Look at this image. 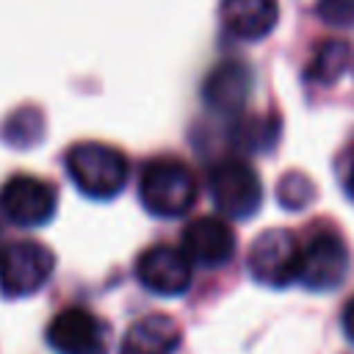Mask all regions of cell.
<instances>
[{
	"instance_id": "5",
	"label": "cell",
	"mask_w": 354,
	"mask_h": 354,
	"mask_svg": "<svg viewBox=\"0 0 354 354\" xmlns=\"http://www.w3.org/2000/svg\"><path fill=\"white\" fill-rule=\"evenodd\" d=\"M301 243L290 230H266L252 241L249 274L266 288H288L299 279Z\"/></svg>"
},
{
	"instance_id": "1",
	"label": "cell",
	"mask_w": 354,
	"mask_h": 354,
	"mask_svg": "<svg viewBox=\"0 0 354 354\" xmlns=\"http://www.w3.org/2000/svg\"><path fill=\"white\" fill-rule=\"evenodd\" d=\"M66 171L75 188L88 199H113L130 177L122 149L102 141H77L66 149Z\"/></svg>"
},
{
	"instance_id": "8",
	"label": "cell",
	"mask_w": 354,
	"mask_h": 354,
	"mask_svg": "<svg viewBox=\"0 0 354 354\" xmlns=\"http://www.w3.org/2000/svg\"><path fill=\"white\" fill-rule=\"evenodd\" d=\"M47 343L55 354H105L108 326L91 310L66 307L50 321Z\"/></svg>"
},
{
	"instance_id": "12",
	"label": "cell",
	"mask_w": 354,
	"mask_h": 354,
	"mask_svg": "<svg viewBox=\"0 0 354 354\" xmlns=\"http://www.w3.org/2000/svg\"><path fill=\"white\" fill-rule=\"evenodd\" d=\"M224 28L243 41L266 39L279 22L277 0H221Z\"/></svg>"
},
{
	"instance_id": "13",
	"label": "cell",
	"mask_w": 354,
	"mask_h": 354,
	"mask_svg": "<svg viewBox=\"0 0 354 354\" xmlns=\"http://www.w3.org/2000/svg\"><path fill=\"white\" fill-rule=\"evenodd\" d=\"M183 340L180 324L171 315L152 313L138 318L122 337V354H174Z\"/></svg>"
},
{
	"instance_id": "2",
	"label": "cell",
	"mask_w": 354,
	"mask_h": 354,
	"mask_svg": "<svg viewBox=\"0 0 354 354\" xmlns=\"http://www.w3.org/2000/svg\"><path fill=\"white\" fill-rule=\"evenodd\" d=\"M199 183L194 169L180 158H155L144 166L138 180L141 205L160 218H177L196 202Z\"/></svg>"
},
{
	"instance_id": "14",
	"label": "cell",
	"mask_w": 354,
	"mask_h": 354,
	"mask_svg": "<svg viewBox=\"0 0 354 354\" xmlns=\"http://www.w3.org/2000/svg\"><path fill=\"white\" fill-rule=\"evenodd\" d=\"M348 64V47L340 39H326L315 47V55L307 66V77L315 83H335Z\"/></svg>"
},
{
	"instance_id": "18",
	"label": "cell",
	"mask_w": 354,
	"mask_h": 354,
	"mask_svg": "<svg viewBox=\"0 0 354 354\" xmlns=\"http://www.w3.org/2000/svg\"><path fill=\"white\" fill-rule=\"evenodd\" d=\"M343 332H346V337L354 343V296L346 301V307H343Z\"/></svg>"
},
{
	"instance_id": "20",
	"label": "cell",
	"mask_w": 354,
	"mask_h": 354,
	"mask_svg": "<svg viewBox=\"0 0 354 354\" xmlns=\"http://www.w3.org/2000/svg\"><path fill=\"white\" fill-rule=\"evenodd\" d=\"M0 241H3V230H0ZM0 249H3V246H0Z\"/></svg>"
},
{
	"instance_id": "10",
	"label": "cell",
	"mask_w": 354,
	"mask_h": 354,
	"mask_svg": "<svg viewBox=\"0 0 354 354\" xmlns=\"http://www.w3.org/2000/svg\"><path fill=\"white\" fill-rule=\"evenodd\" d=\"M180 249L191 263L202 268H218L227 266L235 254V232L221 216H202L185 224Z\"/></svg>"
},
{
	"instance_id": "19",
	"label": "cell",
	"mask_w": 354,
	"mask_h": 354,
	"mask_svg": "<svg viewBox=\"0 0 354 354\" xmlns=\"http://www.w3.org/2000/svg\"><path fill=\"white\" fill-rule=\"evenodd\" d=\"M346 194H348V199L354 202V166H351L348 174H346Z\"/></svg>"
},
{
	"instance_id": "11",
	"label": "cell",
	"mask_w": 354,
	"mask_h": 354,
	"mask_svg": "<svg viewBox=\"0 0 354 354\" xmlns=\"http://www.w3.org/2000/svg\"><path fill=\"white\" fill-rule=\"evenodd\" d=\"M254 86V75L243 61H224L218 64L202 86L205 105L216 113H238L243 111Z\"/></svg>"
},
{
	"instance_id": "15",
	"label": "cell",
	"mask_w": 354,
	"mask_h": 354,
	"mask_svg": "<svg viewBox=\"0 0 354 354\" xmlns=\"http://www.w3.org/2000/svg\"><path fill=\"white\" fill-rule=\"evenodd\" d=\"M44 133V119L36 108H19L3 124V138L14 147H33Z\"/></svg>"
},
{
	"instance_id": "6",
	"label": "cell",
	"mask_w": 354,
	"mask_h": 354,
	"mask_svg": "<svg viewBox=\"0 0 354 354\" xmlns=\"http://www.w3.org/2000/svg\"><path fill=\"white\" fill-rule=\"evenodd\" d=\"M348 271V252L337 230L318 227L301 243L299 279L307 290H335Z\"/></svg>"
},
{
	"instance_id": "9",
	"label": "cell",
	"mask_w": 354,
	"mask_h": 354,
	"mask_svg": "<svg viewBox=\"0 0 354 354\" xmlns=\"http://www.w3.org/2000/svg\"><path fill=\"white\" fill-rule=\"evenodd\" d=\"M136 277L147 290H152L158 296H180L191 285L194 263L185 257L183 249L158 243L138 254Z\"/></svg>"
},
{
	"instance_id": "16",
	"label": "cell",
	"mask_w": 354,
	"mask_h": 354,
	"mask_svg": "<svg viewBox=\"0 0 354 354\" xmlns=\"http://www.w3.org/2000/svg\"><path fill=\"white\" fill-rule=\"evenodd\" d=\"M279 199L285 207L299 210L313 199V183L304 174H285L279 183Z\"/></svg>"
},
{
	"instance_id": "4",
	"label": "cell",
	"mask_w": 354,
	"mask_h": 354,
	"mask_svg": "<svg viewBox=\"0 0 354 354\" xmlns=\"http://www.w3.org/2000/svg\"><path fill=\"white\" fill-rule=\"evenodd\" d=\"M207 185H210V196H213L216 207L227 218H249L260 210L263 183H260L257 171L241 158L218 160L210 169Z\"/></svg>"
},
{
	"instance_id": "17",
	"label": "cell",
	"mask_w": 354,
	"mask_h": 354,
	"mask_svg": "<svg viewBox=\"0 0 354 354\" xmlns=\"http://www.w3.org/2000/svg\"><path fill=\"white\" fill-rule=\"evenodd\" d=\"M315 11L332 28H351L354 25V0H318Z\"/></svg>"
},
{
	"instance_id": "7",
	"label": "cell",
	"mask_w": 354,
	"mask_h": 354,
	"mask_svg": "<svg viewBox=\"0 0 354 354\" xmlns=\"http://www.w3.org/2000/svg\"><path fill=\"white\" fill-rule=\"evenodd\" d=\"M0 210L17 227H44L58 210V188L33 174H14L0 188Z\"/></svg>"
},
{
	"instance_id": "3",
	"label": "cell",
	"mask_w": 354,
	"mask_h": 354,
	"mask_svg": "<svg viewBox=\"0 0 354 354\" xmlns=\"http://www.w3.org/2000/svg\"><path fill=\"white\" fill-rule=\"evenodd\" d=\"M55 268V254L39 241H11L0 249V290L22 299L44 288Z\"/></svg>"
}]
</instances>
